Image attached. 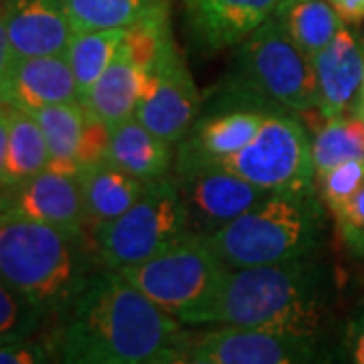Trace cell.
<instances>
[{"mask_svg": "<svg viewBox=\"0 0 364 364\" xmlns=\"http://www.w3.org/2000/svg\"><path fill=\"white\" fill-rule=\"evenodd\" d=\"M55 340L61 363H182L188 330L117 269L91 273Z\"/></svg>", "mask_w": 364, "mask_h": 364, "instance_id": "1", "label": "cell"}, {"mask_svg": "<svg viewBox=\"0 0 364 364\" xmlns=\"http://www.w3.org/2000/svg\"><path fill=\"white\" fill-rule=\"evenodd\" d=\"M324 322V272L320 263L304 257L229 269L196 326H247L322 336Z\"/></svg>", "mask_w": 364, "mask_h": 364, "instance_id": "2", "label": "cell"}, {"mask_svg": "<svg viewBox=\"0 0 364 364\" xmlns=\"http://www.w3.org/2000/svg\"><path fill=\"white\" fill-rule=\"evenodd\" d=\"M90 275L83 237L0 210V279L41 312H65Z\"/></svg>", "mask_w": 364, "mask_h": 364, "instance_id": "3", "label": "cell"}, {"mask_svg": "<svg viewBox=\"0 0 364 364\" xmlns=\"http://www.w3.org/2000/svg\"><path fill=\"white\" fill-rule=\"evenodd\" d=\"M322 229L314 191H275L207 239L231 269H241L310 257Z\"/></svg>", "mask_w": 364, "mask_h": 364, "instance_id": "4", "label": "cell"}, {"mask_svg": "<svg viewBox=\"0 0 364 364\" xmlns=\"http://www.w3.org/2000/svg\"><path fill=\"white\" fill-rule=\"evenodd\" d=\"M233 65L229 90L279 112H318L312 57L299 49L275 16L237 45Z\"/></svg>", "mask_w": 364, "mask_h": 364, "instance_id": "5", "label": "cell"}, {"mask_svg": "<svg viewBox=\"0 0 364 364\" xmlns=\"http://www.w3.org/2000/svg\"><path fill=\"white\" fill-rule=\"evenodd\" d=\"M229 269L207 237L191 231L154 257L117 272L178 322L196 326Z\"/></svg>", "mask_w": 364, "mask_h": 364, "instance_id": "6", "label": "cell"}, {"mask_svg": "<svg viewBox=\"0 0 364 364\" xmlns=\"http://www.w3.org/2000/svg\"><path fill=\"white\" fill-rule=\"evenodd\" d=\"M191 233L188 210L174 176L146 184L124 215L93 231V247L104 267L124 269L150 259Z\"/></svg>", "mask_w": 364, "mask_h": 364, "instance_id": "7", "label": "cell"}, {"mask_svg": "<svg viewBox=\"0 0 364 364\" xmlns=\"http://www.w3.org/2000/svg\"><path fill=\"white\" fill-rule=\"evenodd\" d=\"M215 166L231 170L272 193L314 191L316 182L312 140L298 117L284 112L269 114L247 146Z\"/></svg>", "mask_w": 364, "mask_h": 364, "instance_id": "8", "label": "cell"}, {"mask_svg": "<svg viewBox=\"0 0 364 364\" xmlns=\"http://www.w3.org/2000/svg\"><path fill=\"white\" fill-rule=\"evenodd\" d=\"M322 336L247 326L188 332L182 364H301L324 360Z\"/></svg>", "mask_w": 364, "mask_h": 364, "instance_id": "9", "label": "cell"}, {"mask_svg": "<svg viewBox=\"0 0 364 364\" xmlns=\"http://www.w3.org/2000/svg\"><path fill=\"white\" fill-rule=\"evenodd\" d=\"M176 178L188 210L191 231L203 237L221 231L272 193L215 164L176 172Z\"/></svg>", "mask_w": 364, "mask_h": 364, "instance_id": "10", "label": "cell"}, {"mask_svg": "<svg viewBox=\"0 0 364 364\" xmlns=\"http://www.w3.org/2000/svg\"><path fill=\"white\" fill-rule=\"evenodd\" d=\"M223 107L196 117L195 126L181 140L176 154V172L210 166L247 146L269 114L267 107L251 104L225 91Z\"/></svg>", "mask_w": 364, "mask_h": 364, "instance_id": "11", "label": "cell"}, {"mask_svg": "<svg viewBox=\"0 0 364 364\" xmlns=\"http://www.w3.org/2000/svg\"><path fill=\"white\" fill-rule=\"evenodd\" d=\"M198 112L200 95L181 53L156 73L144 71L136 117L148 130L170 144L181 142L195 126Z\"/></svg>", "mask_w": 364, "mask_h": 364, "instance_id": "12", "label": "cell"}, {"mask_svg": "<svg viewBox=\"0 0 364 364\" xmlns=\"http://www.w3.org/2000/svg\"><path fill=\"white\" fill-rule=\"evenodd\" d=\"M79 100L73 69L61 55L13 57L0 77V104L35 114L41 107Z\"/></svg>", "mask_w": 364, "mask_h": 364, "instance_id": "13", "label": "cell"}, {"mask_svg": "<svg viewBox=\"0 0 364 364\" xmlns=\"http://www.w3.org/2000/svg\"><path fill=\"white\" fill-rule=\"evenodd\" d=\"M0 210H11L75 237L85 235V208L77 176L43 170L2 196Z\"/></svg>", "mask_w": 364, "mask_h": 364, "instance_id": "14", "label": "cell"}, {"mask_svg": "<svg viewBox=\"0 0 364 364\" xmlns=\"http://www.w3.org/2000/svg\"><path fill=\"white\" fill-rule=\"evenodd\" d=\"M191 33L210 53L237 47L284 0H184Z\"/></svg>", "mask_w": 364, "mask_h": 364, "instance_id": "15", "label": "cell"}, {"mask_svg": "<svg viewBox=\"0 0 364 364\" xmlns=\"http://www.w3.org/2000/svg\"><path fill=\"white\" fill-rule=\"evenodd\" d=\"M13 57L61 55L73 28L61 0H2Z\"/></svg>", "mask_w": 364, "mask_h": 364, "instance_id": "16", "label": "cell"}, {"mask_svg": "<svg viewBox=\"0 0 364 364\" xmlns=\"http://www.w3.org/2000/svg\"><path fill=\"white\" fill-rule=\"evenodd\" d=\"M318 79V114L334 117L346 114L363 87L364 53L350 31L342 26L336 37L312 57Z\"/></svg>", "mask_w": 364, "mask_h": 364, "instance_id": "17", "label": "cell"}, {"mask_svg": "<svg viewBox=\"0 0 364 364\" xmlns=\"http://www.w3.org/2000/svg\"><path fill=\"white\" fill-rule=\"evenodd\" d=\"M77 181L85 208V229L91 233L124 215L142 196L148 184L109 160L85 166L79 172Z\"/></svg>", "mask_w": 364, "mask_h": 364, "instance_id": "18", "label": "cell"}, {"mask_svg": "<svg viewBox=\"0 0 364 364\" xmlns=\"http://www.w3.org/2000/svg\"><path fill=\"white\" fill-rule=\"evenodd\" d=\"M142 69L126 53L117 49L114 61L79 102L87 114L114 128L136 116L142 97Z\"/></svg>", "mask_w": 364, "mask_h": 364, "instance_id": "19", "label": "cell"}, {"mask_svg": "<svg viewBox=\"0 0 364 364\" xmlns=\"http://www.w3.org/2000/svg\"><path fill=\"white\" fill-rule=\"evenodd\" d=\"M107 160L144 182L168 176L172 144L150 132L134 116L112 128Z\"/></svg>", "mask_w": 364, "mask_h": 364, "instance_id": "20", "label": "cell"}, {"mask_svg": "<svg viewBox=\"0 0 364 364\" xmlns=\"http://www.w3.org/2000/svg\"><path fill=\"white\" fill-rule=\"evenodd\" d=\"M47 160L49 148L37 117L9 107V140L2 170L4 195L43 172L47 168Z\"/></svg>", "mask_w": 364, "mask_h": 364, "instance_id": "21", "label": "cell"}, {"mask_svg": "<svg viewBox=\"0 0 364 364\" xmlns=\"http://www.w3.org/2000/svg\"><path fill=\"white\" fill-rule=\"evenodd\" d=\"M33 116L37 117L49 148V160L45 170L65 176H79L77 152L87 119L83 104L75 100L65 104L47 105L37 109Z\"/></svg>", "mask_w": 364, "mask_h": 364, "instance_id": "22", "label": "cell"}, {"mask_svg": "<svg viewBox=\"0 0 364 364\" xmlns=\"http://www.w3.org/2000/svg\"><path fill=\"white\" fill-rule=\"evenodd\" d=\"M273 16L304 53L314 57L344 26L330 0H284Z\"/></svg>", "mask_w": 364, "mask_h": 364, "instance_id": "23", "label": "cell"}, {"mask_svg": "<svg viewBox=\"0 0 364 364\" xmlns=\"http://www.w3.org/2000/svg\"><path fill=\"white\" fill-rule=\"evenodd\" d=\"M119 51L126 53L136 65L148 73H156L158 69L172 61L178 55V49L170 28L168 2L128 26Z\"/></svg>", "mask_w": 364, "mask_h": 364, "instance_id": "24", "label": "cell"}, {"mask_svg": "<svg viewBox=\"0 0 364 364\" xmlns=\"http://www.w3.org/2000/svg\"><path fill=\"white\" fill-rule=\"evenodd\" d=\"M168 0H61L73 33L128 28Z\"/></svg>", "mask_w": 364, "mask_h": 364, "instance_id": "25", "label": "cell"}, {"mask_svg": "<svg viewBox=\"0 0 364 364\" xmlns=\"http://www.w3.org/2000/svg\"><path fill=\"white\" fill-rule=\"evenodd\" d=\"M124 35L126 28L81 31L71 35L65 57L77 81L79 100L93 87V83L102 77V73L114 61Z\"/></svg>", "mask_w": 364, "mask_h": 364, "instance_id": "26", "label": "cell"}, {"mask_svg": "<svg viewBox=\"0 0 364 364\" xmlns=\"http://www.w3.org/2000/svg\"><path fill=\"white\" fill-rule=\"evenodd\" d=\"M316 176L350 160H364V119L356 114L326 117L312 140Z\"/></svg>", "mask_w": 364, "mask_h": 364, "instance_id": "27", "label": "cell"}, {"mask_svg": "<svg viewBox=\"0 0 364 364\" xmlns=\"http://www.w3.org/2000/svg\"><path fill=\"white\" fill-rule=\"evenodd\" d=\"M47 314L0 279V340L31 336Z\"/></svg>", "mask_w": 364, "mask_h": 364, "instance_id": "28", "label": "cell"}, {"mask_svg": "<svg viewBox=\"0 0 364 364\" xmlns=\"http://www.w3.org/2000/svg\"><path fill=\"white\" fill-rule=\"evenodd\" d=\"M316 182L322 200L332 213L348 203L364 186V160H350L326 170L324 174L316 176Z\"/></svg>", "mask_w": 364, "mask_h": 364, "instance_id": "29", "label": "cell"}, {"mask_svg": "<svg viewBox=\"0 0 364 364\" xmlns=\"http://www.w3.org/2000/svg\"><path fill=\"white\" fill-rule=\"evenodd\" d=\"M109 136H112V128L107 124H104L102 119H97L95 116L87 114L85 128H83V138H81L77 152L79 172L85 168V166L97 164L102 160H107Z\"/></svg>", "mask_w": 364, "mask_h": 364, "instance_id": "30", "label": "cell"}, {"mask_svg": "<svg viewBox=\"0 0 364 364\" xmlns=\"http://www.w3.org/2000/svg\"><path fill=\"white\" fill-rule=\"evenodd\" d=\"M342 239L356 251H364V186L348 203L332 210Z\"/></svg>", "mask_w": 364, "mask_h": 364, "instance_id": "31", "label": "cell"}, {"mask_svg": "<svg viewBox=\"0 0 364 364\" xmlns=\"http://www.w3.org/2000/svg\"><path fill=\"white\" fill-rule=\"evenodd\" d=\"M51 360V352L31 336L0 340V364H41Z\"/></svg>", "mask_w": 364, "mask_h": 364, "instance_id": "32", "label": "cell"}, {"mask_svg": "<svg viewBox=\"0 0 364 364\" xmlns=\"http://www.w3.org/2000/svg\"><path fill=\"white\" fill-rule=\"evenodd\" d=\"M350 356L352 363L364 364V306L350 326Z\"/></svg>", "mask_w": 364, "mask_h": 364, "instance_id": "33", "label": "cell"}, {"mask_svg": "<svg viewBox=\"0 0 364 364\" xmlns=\"http://www.w3.org/2000/svg\"><path fill=\"white\" fill-rule=\"evenodd\" d=\"M344 23H360L364 21V0H330Z\"/></svg>", "mask_w": 364, "mask_h": 364, "instance_id": "34", "label": "cell"}, {"mask_svg": "<svg viewBox=\"0 0 364 364\" xmlns=\"http://www.w3.org/2000/svg\"><path fill=\"white\" fill-rule=\"evenodd\" d=\"M13 59L11 43H9V33H6V21H4V4L0 0V77L4 75L6 67Z\"/></svg>", "mask_w": 364, "mask_h": 364, "instance_id": "35", "label": "cell"}, {"mask_svg": "<svg viewBox=\"0 0 364 364\" xmlns=\"http://www.w3.org/2000/svg\"><path fill=\"white\" fill-rule=\"evenodd\" d=\"M6 140H9V107L0 104V198L4 195L2 170H4V156H6Z\"/></svg>", "mask_w": 364, "mask_h": 364, "instance_id": "36", "label": "cell"}, {"mask_svg": "<svg viewBox=\"0 0 364 364\" xmlns=\"http://www.w3.org/2000/svg\"><path fill=\"white\" fill-rule=\"evenodd\" d=\"M354 114L364 119V97H358V104L354 105Z\"/></svg>", "mask_w": 364, "mask_h": 364, "instance_id": "37", "label": "cell"}, {"mask_svg": "<svg viewBox=\"0 0 364 364\" xmlns=\"http://www.w3.org/2000/svg\"><path fill=\"white\" fill-rule=\"evenodd\" d=\"M360 97H364V77H363V87H360Z\"/></svg>", "mask_w": 364, "mask_h": 364, "instance_id": "38", "label": "cell"}]
</instances>
